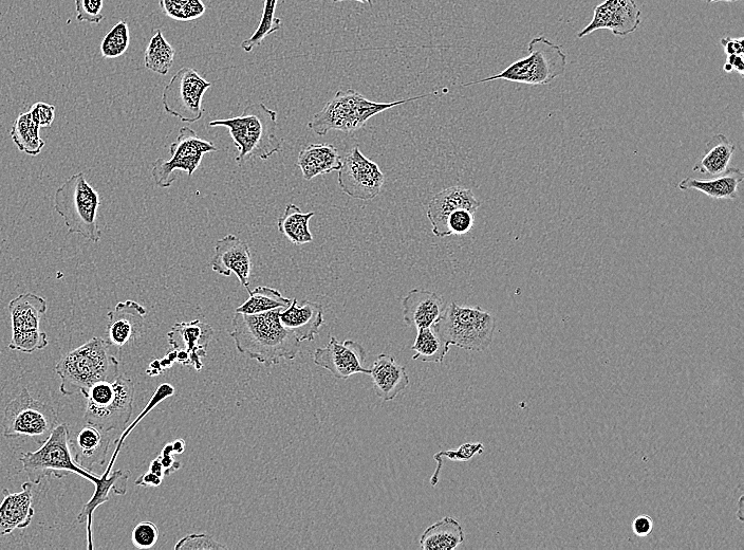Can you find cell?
<instances>
[{
  "label": "cell",
  "mask_w": 744,
  "mask_h": 550,
  "mask_svg": "<svg viewBox=\"0 0 744 550\" xmlns=\"http://www.w3.org/2000/svg\"><path fill=\"white\" fill-rule=\"evenodd\" d=\"M282 310L259 315L236 313L230 336L238 352L268 368L282 360H293L300 352L301 342L279 320Z\"/></svg>",
  "instance_id": "obj_1"
},
{
  "label": "cell",
  "mask_w": 744,
  "mask_h": 550,
  "mask_svg": "<svg viewBox=\"0 0 744 550\" xmlns=\"http://www.w3.org/2000/svg\"><path fill=\"white\" fill-rule=\"evenodd\" d=\"M119 372L120 361L108 342L98 337L68 353L55 366L64 396L82 393L100 382L114 381Z\"/></svg>",
  "instance_id": "obj_2"
},
{
  "label": "cell",
  "mask_w": 744,
  "mask_h": 550,
  "mask_svg": "<svg viewBox=\"0 0 744 550\" xmlns=\"http://www.w3.org/2000/svg\"><path fill=\"white\" fill-rule=\"evenodd\" d=\"M211 127H225L236 146V162L243 164L251 159L268 160L283 149L276 136L277 113L264 103L246 107L243 115L231 119H219L209 123Z\"/></svg>",
  "instance_id": "obj_3"
},
{
  "label": "cell",
  "mask_w": 744,
  "mask_h": 550,
  "mask_svg": "<svg viewBox=\"0 0 744 550\" xmlns=\"http://www.w3.org/2000/svg\"><path fill=\"white\" fill-rule=\"evenodd\" d=\"M434 93L415 98L403 99L389 103H378L367 100L362 94L353 89L340 90L313 119L308 123L310 130L319 136H326L330 131H340L347 134L356 132L364 127L369 119L385 110L400 106L408 102L430 98Z\"/></svg>",
  "instance_id": "obj_4"
},
{
  "label": "cell",
  "mask_w": 744,
  "mask_h": 550,
  "mask_svg": "<svg viewBox=\"0 0 744 550\" xmlns=\"http://www.w3.org/2000/svg\"><path fill=\"white\" fill-rule=\"evenodd\" d=\"M53 203L54 211L64 219L69 234H79L92 243L100 242L101 197L83 172L72 175L55 191Z\"/></svg>",
  "instance_id": "obj_5"
},
{
  "label": "cell",
  "mask_w": 744,
  "mask_h": 550,
  "mask_svg": "<svg viewBox=\"0 0 744 550\" xmlns=\"http://www.w3.org/2000/svg\"><path fill=\"white\" fill-rule=\"evenodd\" d=\"M18 461L23 465L33 485H40L49 478L63 479L70 473L82 476L93 485L101 478L74 462L70 449V433L66 424L55 428L39 450L22 453Z\"/></svg>",
  "instance_id": "obj_6"
},
{
  "label": "cell",
  "mask_w": 744,
  "mask_h": 550,
  "mask_svg": "<svg viewBox=\"0 0 744 550\" xmlns=\"http://www.w3.org/2000/svg\"><path fill=\"white\" fill-rule=\"evenodd\" d=\"M86 398L84 419L104 432L122 430L134 411L135 384L119 376L114 381L100 382L81 393Z\"/></svg>",
  "instance_id": "obj_7"
},
{
  "label": "cell",
  "mask_w": 744,
  "mask_h": 550,
  "mask_svg": "<svg viewBox=\"0 0 744 550\" xmlns=\"http://www.w3.org/2000/svg\"><path fill=\"white\" fill-rule=\"evenodd\" d=\"M529 55L519 59L498 75L475 81L463 86L505 80L513 83L537 86L547 85L564 75L567 68V54L560 45L549 41L541 35L533 39L528 46Z\"/></svg>",
  "instance_id": "obj_8"
},
{
  "label": "cell",
  "mask_w": 744,
  "mask_h": 550,
  "mask_svg": "<svg viewBox=\"0 0 744 550\" xmlns=\"http://www.w3.org/2000/svg\"><path fill=\"white\" fill-rule=\"evenodd\" d=\"M434 327L446 344L465 351L483 352L493 342L496 320L480 306L462 307L453 302Z\"/></svg>",
  "instance_id": "obj_9"
},
{
  "label": "cell",
  "mask_w": 744,
  "mask_h": 550,
  "mask_svg": "<svg viewBox=\"0 0 744 550\" xmlns=\"http://www.w3.org/2000/svg\"><path fill=\"white\" fill-rule=\"evenodd\" d=\"M59 426V415L48 403L34 399L28 388L11 400L5 410L4 436L28 437L43 445Z\"/></svg>",
  "instance_id": "obj_10"
},
{
  "label": "cell",
  "mask_w": 744,
  "mask_h": 550,
  "mask_svg": "<svg viewBox=\"0 0 744 550\" xmlns=\"http://www.w3.org/2000/svg\"><path fill=\"white\" fill-rule=\"evenodd\" d=\"M47 309V301L30 292L23 293L9 303L12 322L9 350L33 354L48 346V336L40 327Z\"/></svg>",
  "instance_id": "obj_11"
},
{
  "label": "cell",
  "mask_w": 744,
  "mask_h": 550,
  "mask_svg": "<svg viewBox=\"0 0 744 550\" xmlns=\"http://www.w3.org/2000/svg\"><path fill=\"white\" fill-rule=\"evenodd\" d=\"M216 146L201 139L190 127H183L177 139L170 145V159L158 158L153 163L152 176L159 188H170L177 179L176 171L190 177L200 167L204 155L217 152Z\"/></svg>",
  "instance_id": "obj_12"
},
{
  "label": "cell",
  "mask_w": 744,
  "mask_h": 550,
  "mask_svg": "<svg viewBox=\"0 0 744 550\" xmlns=\"http://www.w3.org/2000/svg\"><path fill=\"white\" fill-rule=\"evenodd\" d=\"M211 87L212 83L204 80L195 69L181 68L163 90L165 113L181 122L199 121L204 114L203 96Z\"/></svg>",
  "instance_id": "obj_13"
},
{
  "label": "cell",
  "mask_w": 744,
  "mask_h": 550,
  "mask_svg": "<svg viewBox=\"0 0 744 550\" xmlns=\"http://www.w3.org/2000/svg\"><path fill=\"white\" fill-rule=\"evenodd\" d=\"M339 172V187L349 197L369 201L375 199L386 177L379 165L366 158L358 146L344 158Z\"/></svg>",
  "instance_id": "obj_14"
},
{
  "label": "cell",
  "mask_w": 744,
  "mask_h": 550,
  "mask_svg": "<svg viewBox=\"0 0 744 550\" xmlns=\"http://www.w3.org/2000/svg\"><path fill=\"white\" fill-rule=\"evenodd\" d=\"M213 336V327L199 320L176 323L167 334L175 359L198 372L203 368L201 359L206 357Z\"/></svg>",
  "instance_id": "obj_15"
},
{
  "label": "cell",
  "mask_w": 744,
  "mask_h": 550,
  "mask_svg": "<svg viewBox=\"0 0 744 550\" xmlns=\"http://www.w3.org/2000/svg\"><path fill=\"white\" fill-rule=\"evenodd\" d=\"M366 356L365 348L360 343L352 340L339 342L337 338L331 337L325 347L314 352L313 361L334 377L347 380L356 374L369 375L370 369L364 366Z\"/></svg>",
  "instance_id": "obj_16"
},
{
  "label": "cell",
  "mask_w": 744,
  "mask_h": 550,
  "mask_svg": "<svg viewBox=\"0 0 744 550\" xmlns=\"http://www.w3.org/2000/svg\"><path fill=\"white\" fill-rule=\"evenodd\" d=\"M641 15L635 0H605L594 8L591 23L579 32L578 39L603 29L616 36L635 33L642 23Z\"/></svg>",
  "instance_id": "obj_17"
},
{
  "label": "cell",
  "mask_w": 744,
  "mask_h": 550,
  "mask_svg": "<svg viewBox=\"0 0 744 550\" xmlns=\"http://www.w3.org/2000/svg\"><path fill=\"white\" fill-rule=\"evenodd\" d=\"M211 266L223 277L234 273L241 286L250 291L252 256L249 245L241 238L229 234L217 241Z\"/></svg>",
  "instance_id": "obj_18"
},
{
  "label": "cell",
  "mask_w": 744,
  "mask_h": 550,
  "mask_svg": "<svg viewBox=\"0 0 744 550\" xmlns=\"http://www.w3.org/2000/svg\"><path fill=\"white\" fill-rule=\"evenodd\" d=\"M480 208L473 191L462 187H452L438 193L427 209V218L433 228V234L439 238L450 237L448 218L457 210L465 209L475 213Z\"/></svg>",
  "instance_id": "obj_19"
},
{
  "label": "cell",
  "mask_w": 744,
  "mask_h": 550,
  "mask_svg": "<svg viewBox=\"0 0 744 550\" xmlns=\"http://www.w3.org/2000/svg\"><path fill=\"white\" fill-rule=\"evenodd\" d=\"M146 309L135 301L119 303L108 313L107 339L111 347L121 350L142 333Z\"/></svg>",
  "instance_id": "obj_20"
},
{
  "label": "cell",
  "mask_w": 744,
  "mask_h": 550,
  "mask_svg": "<svg viewBox=\"0 0 744 550\" xmlns=\"http://www.w3.org/2000/svg\"><path fill=\"white\" fill-rule=\"evenodd\" d=\"M4 500L0 503V536H8L16 529H26L31 524L33 507V484L24 483L22 491L11 493L3 489Z\"/></svg>",
  "instance_id": "obj_21"
},
{
  "label": "cell",
  "mask_w": 744,
  "mask_h": 550,
  "mask_svg": "<svg viewBox=\"0 0 744 550\" xmlns=\"http://www.w3.org/2000/svg\"><path fill=\"white\" fill-rule=\"evenodd\" d=\"M448 307L438 293L414 289L402 301L403 319L417 329L434 326L440 321Z\"/></svg>",
  "instance_id": "obj_22"
},
{
  "label": "cell",
  "mask_w": 744,
  "mask_h": 550,
  "mask_svg": "<svg viewBox=\"0 0 744 550\" xmlns=\"http://www.w3.org/2000/svg\"><path fill=\"white\" fill-rule=\"evenodd\" d=\"M279 320L300 342L313 341L325 324L324 308L310 301L299 305L294 299L288 308L281 311Z\"/></svg>",
  "instance_id": "obj_23"
},
{
  "label": "cell",
  "mask_w": 744,
  "mask_h": 550,
  "mask_svg": "<svg viewBox=\"0 0 744 550\" xmlns=\"http://www.w3.org/2000/svg\"><path fill=\"white\" fill-rule=\"evenodd\" d=\"M110 446L108 432L87 424L76 437L70 439V449L74 462L88 471L103 466Z\"/></svg>",
  "instance_id": "obj_24"
},
{
  "label": "cell",
  "mask_w": 744,
  "mask_h": 550,
  "mask_svg": "<svg viewBox=\"0 0 744 550\" xmlns=\"http://www.w3.org/2000/svg\"><path fill=\"white\" fill-rule=\"evenodd\" d=\"M369 376L374 381L377 395L384 401H392L409 385V376L404 366L393 356L381 354L377 357Z\"/></svg>",
  "instance_id": "obj_25"
},
{
  "label": "cell",
  "mask_w": 744,
  "mask_h": 550,
  "mask_svg": "<svg viewBox=\"0 0 744 550\" xmlns=\"http://www.w3.org/2000/svg\"><path fill=\"white\" fill-rule=\"evenodd\" d=\"M743 180L744 174L741 170L728 168L714 179L699 180L687 177L679 182L678 188L681 191L695 190L717 200L736 201L739 199V190Z\"/></svg>",
  "instance_id": "obj_26"
},
{
  "label": "cell",
  "mask_w": 744,
  "mask_h": 550,
  "mask_svg": "<svg viewBox=\"0 0 744 550\" xmlns=\"http://www.w3.org/2000/svg\"><path fill=\"white\" fill-rule=\"evenodd\" d=\"M130 472L117 470L113 473L106 470L100 480L95 484L96 491L92 498L86 503L78 516L80 524L87 523L88 549H93L92 544V520L96 509L109 501V493L114 491L117 495H124L127 490V482Z\"/></svg>",
  "instance_id": "obj_27"
},
{
  "label": "cell",
  "mask_w": 744,
  "mask_h": 550,
  "mask_svg": "<svg viewBox=\"0 0 744 550\" xmlns=\"http://www.w3.org/2000/svg\"><path fill=\"white\" fill-rule=\"evenodd\" d=\"M342 163L343 159L336 146L328 143L306 146L296 162L297 167L301 169L304 178L308 181L333 171H339Z\"/></svg>",
  "instance_id": "obj_28"
},
{
  "label": "cell",
  "mask_w": 744,
  "mask_h": 550,
  "mask_svg": "<svg viewBox=\"0 0 744 550\" xmlns=\"http://www.w3.org/2000/svg\"><path fill=\"white\" fill-rule=\"evenodd\" d=\"M735 151L736 145L727 136L716 135L706 145L705 155L697 162L693 171L718 176L728 170Z\"/></svg>",
  "instance_id": "obj_29"
},
{
  "label": "cell",
  "mask_w": 744,
  "mask_h": 550,
  "mask_svg": "<svg viewBox=\"0 0 744 550\" xmlns=\"http://www.w3.org/2000/svg\"><path fill=\"white\" fill-rule=\"evenodd\" d=\"M464 530L452 517H445L427 527L420 538L423 550H453L464 542Z\"/></svg>",
  "instance_id": "obj_30"
},
{
  "label": "cell",
  "mask_w": 744,
  "mask_h": 550,
  "mask_svg": "<svg viewBox=\"0 0 744 550\" xmlns=\"http://www.w3.org/2000/svg\"><path fill=\"white\" fill-rule=\"evenodd\" d=\"M314 215V212L303 213L296 205L289 204L284 214L278 218L277 229L295 246L312 243L309 223Z\"/></svg>",
  "instance_id": "obj_31"
},
{
  "label": "cell",
  "mask_w": 744,
  "mask_h": 550,
  "mask_svg": "<svg viewBox=\"0 0 744 550\" xmlns=\"http://www.w3.org/2000/svg\"><path fill=\"white\" fill-rule=\"evenodd\" d=\"M40 131L41 127L33 121L30 112H28L16 118L10 135L18 151L35 157L42 153L45 146Z\"/></svg>",
  "instance_id": "obj_32"
},
{
  "label": "cell",
  "mask_w": 744,
  "mask_h": 550,
  "mask_svg": "<svg viewBox=\"0 0 744 550\" xmlns=\"http://www.w3.org/2000/svg\"><path fill=\"white\" fill-rule=\"evenodd\" d=\"M249 298L236 309V313L244 315H259L276 309L288 308L292 301L285 298L281 292L270 287L259 286L248 291Z\"/></svg>",
  "instance_id": "obj_33"
},
{
  "label": "cell",
  "mask_w": 744,
  "mask_h": 550,
  "mask_svg": "<svg viewBox=\"0 0 744 550\" xmlns=\"http://www.w3.org/2000/svg\"><path fill=\"white\" fill-rule=\"evenodd\" d=\"M417 330L415 344L411 347V350L415 352L413 359L426 363H443L451 346L439 336L434 326Z\"/></svg>",
  "instance_id": "obj_34"
},
{
  "label": "cell",
  "mask_w": 744,
  "mask_h": 550,
  "mask_svg": "<svg viewBox=\"0 0 744 550\" xmlns=\"http://www.w3.org/2000/svg\"><path fill=\"white\" fill-rule=\"evenodd\" d=\"M175 49L167 42L160 30H157L145 51V67L148 70L166 76L173 66Z\"/></svg>",
  "instance_id": "obj_35"
},
{
  "label": "cell",
  "mask_w": 744,
  "mask_h": 550,
  "mask_svg": "<svg viewBox=\"0 0 744 550\" xmlns=\"http://www.w3.org/2000/svg\"><path fill=\"white\" fill-rule=\"evenodd\" d=\"M278 0H265L262 20L250 39L241 44L246 52H251L254 48L263 44V42L275 32L281 30L282 21L275 16Z\"/></svg>",
  "instance_id": "obj_36"
},
{
  "label": "cell",
  "mask_w": 744,
  "mask_h": 550,
  "mask_svg": "<svg viewBox=\"0 0 744 550\" xmlns=\"http://www.w3.org/2000/svg\"><path fill=\"white\" fill-rule=\"evenodd\" d=\"M162 12L178 22L198 20L206 13V6L201 0H160Z\"/></svg>",
  "instance_id": "obj_37"
},
{
  "label": "cell",
  "mask_w": 744,
  "mask_h": 550,
  "mask_svg": "<svg viewBox=\"0 0 744 550\" xmlns=\"http://www.w3.org/2000/svg\"><path fill=\"white\" fill-rule=\"evenodd\" d=\"M130 36L125 21L119 22L105 36L101 44V53L105 59H117L127 51Z\"/></svg>",
  "instance_id": "obj_38"
},
{
  "label": "cell",
  "mask_w": 744,
  "mask_h": 550,
  "mask_svg": "<svg viewBox=\"0 0 744 550\" xmlns=\"http://www.w3.org/2000/svg\"><path fill=\"white\" fill-rule=\"evenodd\" d=\"M485 447L481 443L475 444H464L458 448V450L441 451L435 454L434 458L437 462V468L434 472L431 480L432 486L435 487L439 482V476L444 463V460L451 462H469L477 454H482Z\"/></svg>",
  "instance_id": "obj_39"
},
{
  "label": "cell",
  "mask_w": 744,
  "mask_h": 550,
  "mask_svg": "<svg viewBox=\"0 0 744 550\" xmlns=\"http://www.w3.org/2000/svg\"><path fill=\"white\" fill-rule=\"evenodd\" d=\"M104 0H76L79 22L99 25L104 20Z\"/></svg>",
  "instance_id": "obj_40"
},
{
  "label": "cell",
  "mask_w": 744,
  "mask_h": 550,
  "mask_svg": "<svg viewBox=\"0 0 744 550\" xmlns=\"http://www.w3.org/2000/svg\"><path fill=\"white\" fill-rule=\"evenodd\" d=\"M159 539L158 527L152 522L139 523L132 535L133 544L138 549H150Z\"/></svg>",
  "instance_id": "obj_41"
},
{
  "label": "cell",
  "mask_w": 744,
  "mask_h": 550,
  "mask_svg": "<svg viewBox=\"0 0 744 550\" xmlns=\"http://www.w3.org/2000/svg\"><path fill=\"white\" fill-rule=\"evenodd\" d=\"M472 211L460 209L452 213L448 218V230L451 236H461L469 233L475 223V217Z\"/></svg>",
  "instance_id": "obj_42"
},
{
  "label": "cell",
  "mask_w": 744,
  "mask_h": 550,
  "mask_svg": "<svg viewBox=\"0 0 744 550\" xmlns=\"http://www.w3.org/2000/svg\"><path fill=\"white\" fill-rule=\"evenodd\" d=\"M175 549L177 550L178 549H189V550L214 549L215 550V549H227V547L219 544L207 534H192L180 540L175 546Z\"/></svg>",
  "instance_id": "obj_43"
},
{
  "label": "cell",
  "mask_w": 744,
  "mask_h": 550,
  "mask_svg": "<svg viewBox=\"0 0 744 550\" xmlns=\"http://www.w3.org/2000/svg\"><path fill=\"white\" fill-rule=\"evenodd\" d=\"M33 121L41 128L50 127L55 119V107L45 102L34 103L30 110Z\"/></svg>",
  "instance_id": "obj_44"
},
{
  "label": "cell",
  "mask_w": 744,
  "mask_h": 550,
  "mask_svg": "<svg viewBox=\"0 0 744 550\" xmlns=\"http://www.w3.org/2000/svg\"><path fill=\"white\" fill-rule=\"evenodd\" d=\"M654 522L648 516H639L632 522V530L638 537H647L653 533Z\"/></svg>",
  "instance_id": "obj_45"
},
{
  "label": "cell",
  "mask_w": 744,
  "mask_h": 550,
  "mask_svg": "<svg viewBox=\"0 0 744 550\" xmlns=\"http://www.w3.org/2000/svg\"><path fill=\"white\" fill-rule=\"evenodd\" d=\"M720 43L723 46L727 57H729V55H743L744 53L743 38H724Z\"/></svg>",
  "instance_id": "obj_46"
},
{
  "label": "cell",
  "mask_w": 744,
  "mask_h": 550,
  "mask_svg": "<svg viewBox=\"0 0 744 550\" xmlns=\"http://www.w3.org/2000/svg\"><path fill=\"white\" fill-rule=\"evenodd\" d=\"M723 70L728 73L736 71L739 73L741 77H743V72H744L743 55H729L727 62H725L723 66Z\"/></svg>",
  "instance_id": "obj_47"
},
{
  "label": "cell",
  "mask_w": 744,
  "mask_h": 550,
  "mask_svg": "<svg viewBox=\"0 0 744 550\" xmlns=\"http://www.w3.org/2000/svg\"><path fill=\"white\" fill-rule=\"evenodd\" d=\"M162 481L163 479L161 478V476L155 474L152 471H148L136 481V484L143 487H158L161 485Z\"/></svg>",
  "instance_id": "obj_48"
},
{
  "label": "cell",
  "mask_w": 744,
  "mask_h": 550,
  "mask_svg": "<svg viewBox=\"0 0 744 550\" xmlns=\"http://www.w3.org/2000/svg\"><path fill=\"white\" fill-rule=\"evenodd\" d=\"M150 471L161 476L162 479L164 478V469L159 457L152 463Z\"/></svg>",
  "instance_id": "obj_49"
},
{
  "label": "cell",
  "mask_w": 744,
  "mask_h": 550,
  "mask_svg": "<svg viewBox=\"0 0 744 550\" xmlns=\"http://www.w3.org/2000/svg\"><path fill=\"white\" fill-rule=\"evenodd\" d=\"M173 446H174L175 453H182L184 450L185 444L183 440L180 439V440H177V442L173 444Z\"/></svg>",
  "instance_id": "obj_50"
},
{
  "label": "cell",
  "mask_w": 744,
  "mask_h": 550,
  "mask_svg": "<svg viewBox=\"0 0 744 550\" xmlns=\"http://www.w3.org/2000/svg\"><path fill=\"white\" fill-rule=\"evenodd\" d=\"M331 2L332 3H341V2H347V0H331ZM355 2L364 4V5H369L370 7H372V5H374V3H372V0H355Z\"/></svg>",
  "instance_id": "obj_51"
},
{
  "label": "cell",
  "mask_w": 744,
  "mask_h": 550,
  "mask_svg": "<svg viewBox=\"0 0 744 550\" xmlns=\"http://www.w3.org/2000/svg\"><path fill=\"white\" fill-rule=\"evenodd\" d=\"M704 2L705 3H708V4L720 3V2H724V3H736V2H740V0H704Z\"/></svg>",
  "instance_id": "obj_52"
}]
</instances>
